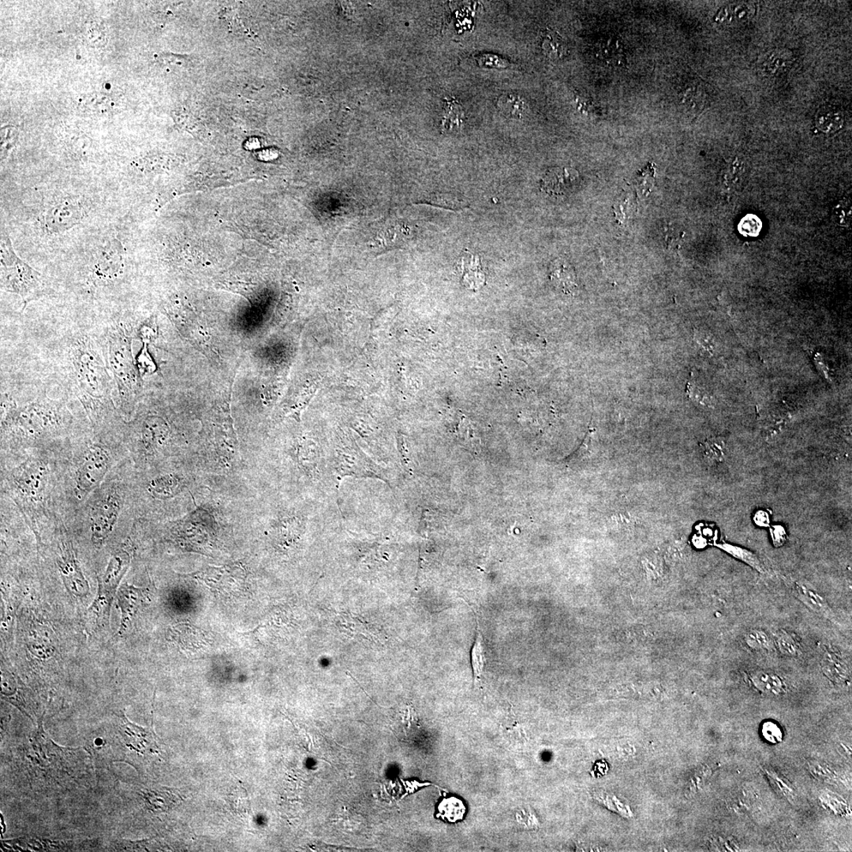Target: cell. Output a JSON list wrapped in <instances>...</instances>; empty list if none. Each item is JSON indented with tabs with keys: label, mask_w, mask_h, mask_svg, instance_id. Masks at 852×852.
<instances>
[{
	"label": "cell",
	"mask_w": 852,
	"mask_h": 852,
	"mask_svg": "<svg viewBox=\"0 0 852 852\" xmlns=\"http://www.w3.org/2000/svg\"><path fill=\"white\" fill-rule=\"evenodd\" d=\"M170 428L164 418L149 416L144 421L142 429V441L149 448L163 446L169 439Z\"/></svg>",
	"instance_id": "obj_16"
},
{
	"label": "cell",
	"mask_w": 852,
	"mask_h": 852,
	"mask_svg": "<svg viewBox=\"0 0 852 852\" xmlns=\"http://www.w3.org/2000/svg\"><path fill=\"white\" fill-rule=\"evenodd\" d=\"M178 478L173 475L165 476L153 479L149 485V494L158 499H167L177 494L179 489Z\"/></svg>",
	"instance_id": "obj_25"
},
{
	"label": "cell",
	"mask_w": 852,
	"mask_h": 852,
	"mask_svg": "<svg viewBox=\"0 0 852 852\" xmlns=\"http://www.w3.org/2000/svg\"><path fill=\"white\" fill-rule=\"evenodd\" d=\"M724 443L722 440L713 438L704 443L703 453L706 459L711 463L722 462L724 457Z\"/></svg>",
	"instance_id": "obj_36"
},
{
	"label": "cell",
	"mask_w": 852,
	"mask_h": 852,
	"mask_svg": "<svg viewBox=\"0 0 852 852\" xmlns=\"http://www.w3.org/2000/svg\"><path fill=\"white\" fill-rule=\"evenodd\" d=\"M147 593V590L127 584L120 586L117 593V605L121 611V621L118 635H124L128 631L137 610L145 602Z\"/></svg>",
	"instance_id": "obj_13"
},
{
	"label": "cell",
	"mask_w": 852,
	"mask_h": 852,
	"mask_svg": "<svg viewBox=\"0 0 852 852\" xmlns=\"http://www.w3.org/2000/svg\"><path fill=\"white\" fill-rule=\"evenodd\" d=\"M579 175L568 167H555L546 172L541 181V189L549 195L563 196L577 185Z\"/></svg>",
	"instance_id": "obj_14"
},
{
	"label": "cell",
	"mask_w": 852,
	"mask_h": 852,
	"mask_svg": "<svg viewBox=\"0 0 852 852\" xmlns=\"http://www.w3.org/2000/svg\"><path fill=\"white\" fill-rule=\"evenodd\" d=\"M485 662L483 638L478 628L475 644H473L471 652L472 668L476 683L481 681Z\"/></svg>",
	"instance_id": "obj_31"
},
{
	"label": "cell",
	"mask_w": 852,
	"mask_h": 852,
	"mask_svg": "<svg viewBox=\"0 0 852 852\" xmlns=\"http://www.w3.org/2000/svg\"><path fill=\"white\" fill-rule=\"evenodd\" d=\"M755 522L759 526H766L769 524V516L765 512L761 511L756 514Z\"/></svg>",
	"instance_id": "obj_45"
},
{
	"label": "cell",
	"mask_w": 852,
	"mask_h": 852,
	"mask_svg": "<svg viewBox=\"0 0 852 852\" xmlns=\"http://www.w3.org/2000/svg\"><path fill=\"white\" fill-rule=\"evenodd\" d=\"M476 259V258H475ZM464 269V283L466 287L472 288V289H478L485 283V275L480 268V264L471 261L466 264L463 260Z\"/></svg>",
	"instance_id": "obj_33"
},
{
	"label": "cell",
	"mask_w": 852,
	"mask_h": 852,
	"mask_svg": "<svg viewBox=\"0 0 852 852\" xmlns=\"http://www.w3.org/2000/svg\"><path fill=\"white\" fill-rule=\"evenodd\" d=\"M56 563L60 576L68 592L77 598L86 596L89 592V585L71 544L63 545Z\"/></svg>",
	"instance_id": "obj_9"
},
{
	"label": "cell",
	"mask_w": 852,
	"mask_h": 852,
	"mask_svg": "<svg viewBox=\"0 0 852 852\" xmlns=\"http://www.w3.org/2000/svg\"><path fill=\"white\" fill-rule=\"evenodd\" d=\"M793 592L807 608L837 625L838 622L835 614L818 592L800 581H796L793 584Z\"/></svg>",
	"instance_id": "obj_15"
},
{
	"label": "cell",
	"mask_w": 852,
	"mask_h": 852,
	"mask_svg": "<svg viewBox=\"0 0 852 852\" xmlns=\"http://www.w3.org/2000/svg\"><path fill=\"white\" fill-rule=\"evenodd\" d=\"M476 61L479 66L485 68H507L509 63L508 60L501 58L499 56L493 55V54H484V55L478 56L476 57Z\"/></svg>",
	"instance_id": "obj_40"
},
{
	"label": "cell",
	"mask_w": 852,
	"mask_h": 852,
	"mask_svg": "<svg viewBox=\"0 0 852 852\" xmlns=\"http://www.w3.org/2000/svg\"><path fill=\"white\" fill-rule=\"evenodd\" d=\"M774 643L779 652L785 656L797 657L801 653L799 641L795 635L784 630H781L776 634Z\"/></svg>",
	"instance_id": "obj_30"
},
{
	"label": "cell",
	"mask_w": 852,
	"mask_h": 852,
	"mask_svg": "<svg viewBox=\"0 0 852 852\" xmlns=\"http://www.w3.org/2000/svg\"><path fill=\"white\" fill-rule=\"evenodd\" d=\"M131 554L128 549H119L114 553L107 565L105 572L98 579V592L112 604L116 595L118 587L127 573L131 562Z\"/></svg>",
	"instance_id": "obj_11"
},
{
	"label": "cell",
	"mask_w": 852,
	"mask_h": 852,
	"mask_svg": "<svg viewBox=\"0 0 852 852\" xmlns=\"http://www.w3.org/2000/svg\"><path fill=\"white\" fill-rule=\"evenodd\" d=\"M142 794L148 808L154 812H167L181 800L176 789L164 787L144 790Z\"/></svg>",
	"instance_id": "obj_17"
},
{
	"label": "cell",
	"mask_w": 852,
	"mask_h": 852,
	"mask_svg": "<svg viewBox=\"0 0 852 852\" xmlns=\"http://www.w3.org/2000/svg\"><path fill=\"white\" fill-rule=\"evenodd\" d=\"M68 358L75 392L83 403L89 408L109 403L112 378L94 341L88 335L77 337L70 345Z\"/></svg>",
	"instance_id": "obj_1"
},
{
	"label": "cell",
	"mask_w": 852,
	"mask_h": 852,
	"mask_svg": "<svg viewBox=\"0 0 852 852\" xmlns=\"http://www.w3.org/2000/svg\"><path fill=\"white\" fill-rule=\"evenodd\" d=\"M137 368L139 371L140 375L151 374L157 370V367L153 362V358L150 356L147 344H144V347L136 359Z\"/></svg>",
	"instance_id": "obj_37"
},
{
	"label": "cell",
	"mask_w": 852,
	"mask_h": 852,
	"mask_svg": "<svg viewBox=\"0 0 852 852\" xmlns=\"http://www.w3.org/2000/svg\"><path fill=\"white\" fill-rule=\"evenodd\" d=\"M576 103L578 105V109L584 113L596 114L598 109L595 104L590 99H586L583 97H576Z\"/></svg>",
	"instance_id": "obj_43"
},
{
	"label": "cell",
	"mask_w": 852,
	"mask_h": 852,
	"mask_svg": "<svg viewBox=\"0 0 852 852\" xmlns=\"http://www.w3.org/2000/svg\"><path fill=\"white\" fill-rule=\"evenodd\" d=\"M497 107L510 118L519 119L526 115V102L518 95L507 93L501 96L497 100Z\"/></svg>",
	"instance_id": "obj_27"
},
{
	"label": "cell",
	"mask_w": 852,
	"mask_h": 852,
	"mask_svg": "<svg viewBox=\"0 0 852 852\" xmlns=\"http://www.w3.org/2000/svg\"><path fill=\"white\" fill-rule=\"evenodd\" d=\"M593 799L601 803L602 806L620 814L623 818H631L633 816L631 808L627 804L623 803L614 795L599 791L593 794Z\"/></svg>",
	"instance_id": "obj_32"
},
{
	"label": "cell",
	"mask_w": 852,
	"mask_h": 852,
	"mask_svg": "<svg viewBox=\"0 0 852 852\" xmlns=\"http://www.w3.org/2000/svg\"><path fill=\"white\" fill-rule=\"evenodd\" d=\"M542 50L544 55L557 61L565 56L567 47L561 36L551 29H546L542 35Z\"/></svg>",
	"instance_id": "obj_21"
},
{
	"label": "cell",
	"mask_w": 852,
	"mask_h": 852,
	"mask_svg": "<svg viewBox=\"0 0 852 852\" xmlns=\"http://www.w3.org/2000/svg\"><path fill=\"white\" fill-rule=\"evenodd\" d=\"M763 734L765 739L772 743H778L783 739L782 729L777 723L768 722L763 726Z\"/></svg>",
	"instance_id": "obj_41"
},
{
	"label": "cell",
	"mask_w": 852,
	"mask_h": 852,
	"mask_svg": "<svg viewBox=\"0 0 852 852\" xmlns=\"http://www.w3.org/2000/svg\"><path fill=\"white\" fill-rule=\"evenodd\" d=\"M550 278L563 291L571 293L577 287L575 272L571 266L565 261L556 260L551 264Z\"/></svg>",
	"instance_id": "obj_22"
},
{
	"label": "cell",
	"mask_w": 852,
	"mask_h": 852,
	"mask_svg": "<svg viewBox=\"0 0 852 852\" xmlns=\"http://www.w3.org/2000/svg\"><path fill=\"white\" fill-rule=\"evenodd\" d=\"M844 116L836 106H823L815 117L816 127L826 134L835 133L844 125Z\"/></svg>",
	"instance_id": "obj_19"
},
{
	"label": "cell",
	"mask_w": 852,
	"mask_h": 852,
	"mask_svg": "<svg viewBox=\"0 0 852 852\" xmlns=\"http://www.w3.org/2000/svg\"><path fill=\"white\" fill-rule=\"evenodd\" d=\"M86 218V208L73 199H66L56 204L45 215V226L50 233H60L79 225Z\"/></svg>",
	"instance_id": "obj_10"
},
{
	"label": "cell",
	"mask_w": 852,
	"mask_h": 852,
	"mask_svg": "<svg viewBox=\"0 0 852 852\" xmlns=\"http://www.w3.org/2000/svg\"><path fill=\"white\" fill-rule=\"evenodd\" d=\"M121 496L116 491L107 492L96 501L90 515L92 542L100 548L116 525L122 508Z\"/></svg>",
	"instance_id": "obj_6"
},
{
	"label": "cell",
	"mask_w": 852,
	"mask_h": 852,
	"mask_svg": "<svg viewBox=\"0 0 852 852\" xmlns=\"http://www.w3.org/2000/svg\"><path fill=\"white\" fill-rule=\"evenodd\" d=\"M124 272V249L116 238L102 245L92 263L91 277L97 286L115 284Z\"/></svg>",
	"instance_id": "obj_7"
},
{
	"label": "cell",
	"mask_w": 852,
	"mask_h": 852,
	"mask_svg": "<svg viewBox=\"0 0 852 852\" xmlns=\"http://www.w3.org/2000/svg\"><path fill=\"white\" fill-rule=\"evenodd\" d=\"M111 455L107 449L99 443L87 447L75 473V485L79 496H86L97 488L109 472Z\"/></svg>",
	"instance_id": "obj_5"
},
{
	"label": "cell",
	"mask_w": 852,
	"mask_h": 852,
	"mask_svg": "<svg viewBox=\"0 0 852 852\" xmlns=\"http://www.w3.org/2000/svg\"><path fill=\"white\" fill-rule=\"evenodd\" d=\"M680 98L684 109L696 116L705 109L707 102L705 90L698 85H692L684 89Z\"/></svg>",
	"instance_id": "obj_23"
},
{
	"label": "cell",
	"mask_w": 852,
	"mask_h": 852,
	"mask_svg": "<svg viewBox=\"0 0 852 852\" xmlns=\"http://www.w3.org/2000/svg\"><path fill=\"white\" fill-rule=\"evenodd\" d=\"M109 363L116 383L119 395L124 406H130L139 393L140 374L132 352L129 328L119 324L107 334Z\"/></svg>",
	"instance_id": "obj_3"
},
{
	"label": "cell",
	"mask_w": 852,
	"mask_h": 852,
	"mask_svg": "<svg viewBox=\"0 0 852 852\" xmlns=\"http://www.w3.org/2000/svg\"><path fill=\"white\" fill-rule=\"evenodd\" d=\"M86 38L94 47H103L107 43V34L103 24L97 21L89 22L85 29Z\"/></svg>",
	"instance_id": "obj_35"
},
{
	"label": "cell",
	"mask_w": 852,
	"mask_h": 852,
	"mask_svg": "<svg viewBox=\"0 0 852 852\" xmlns=\"http://www.w3.org/2000/svg\"><path fill=\"white\" fill-rule=\"evenodd\" d=\"M833 218L836 223L841 226H849L851 219V206L850 201H842L838 204L833 211Z\"/></svg>",
	"instance_id": "obj_39"
},
{
	"label": "cell",
	"mask_w": 852,
	"mask_h": 852,
	"mask_svg": "<svg viewBox=\"0 0 852 852\" xmlns=\"http://www.w3.org/2000/svg\"><path fill=\"white\" fill-rule=\"evenodd\" d=\"M119 731L125 745L137 753L148 755L159 752L158 738L153 728H142L132 724L124 714L120 717Z\"/></svg>",
	"instance_id": "obj_12"
},
{
	"label": "cell",
	"mask_w": 852,
	"mask_h": 852,
	"mask_svg": "<svg viewBox=\"0 0 852 852\" xmlns=\"http://www.w3.org/2000/svg\"><path fill=\"white\" fill-rule=\"evenodd\" d=\"M768 61L766 62V68L772 74H775L777 71L784 70L788 67L789 62V56L786 55V53H773Z\"/></svg>",
	"instance_id": "obj_38"
},
{
	"label": "cell",
	"mask_w": 852,
	"mask_h": 852,
	"mask_svg": "<svg viewBox=\"0 0 852 852\" xmlns=\"http://www.w3.org/2000/svg\"><path fill=\"white\" fill-rule=\"evenodd\" d=\"M466 809L464 803L456 797H449L443 799L438 806L437 817L449 823H456L464 819Z\"/></svg>",
	"instance_id": "obj_28"
},
{
	"label": "cell",
	"mask_w": 852,
	"mask_h": 852,
	"mask_svg": "<svg viewBox=\"0 0 852 852\" xmlns=\"http://www.w3.org/2000/svg\"><path fill=\"white\" fill-rule=\"evenodd\" d=\"M821 669L829 679L839 685H844L850 680V670L847 664L838 653L827 651L821 661Z\"/></svg>",
	"instance_id": "obj_18"
},
{
	"label": "cell",
	"mask_w": 852,
	"mask_h": 852,
	"mask_svg": "<svg viewBox=\"0 0 852 852\" xmlns=\"http://www.w3.org/2000/svg\"><path fill=\"white\" fill-rule=\"evenodd\" d=\"M465 113L463 106L454 98L446 102L442 119V128L445 130H459L464 124Z\"/></svg>",
	"instance_id": "obj_26"
},
{
	"label": "cell",
	"mask_w": 852,
	"mask_h": 852,
	"mask_svg": "<svg viewBox=\"0 0 852 852\" xmlns=\"http://www.w3.org/2000/svg\"><path fill=\"white\" fill-rule=\"evenodd\" d=\"M335 481L340 487L345 478L379 480L395 492L400 485V471L377 463L344 433L337 434L331 448Z\"/></svg>",
	"instance_id": "obj_2"
},
{
	"label": "cell",
	"mask_w": 852,
	"mask_h": 852,
	"mask_svg": "<svg viewBox=\"0 0 852 852\" xmlns=\"http://www.w3.org/2000/svg\"><path fill=\"white\" fill-rule=\"evenodd\" d=\"M719 547L727 551L729 554L737 558V559L746 563L747 565L755 569L756 571L760 573L765 572V568L763 563L759 561L758 556L752 553L751 551L729 544L720 545Z\"/></svg>",
	"instance_id": "obj_29"
},
{
	"label": "cell",
	"mask_w": 852,
	"mask_h": 852,
	"mask_svg": "<svg viewBox=\"0 0 852 852\" xmlns=\"http://www.w3.org/2000/svg\"><path fill=\"white\" fill-rule=\"evenodd\" d=\"M773 541L776 546H782L785 541V532L782 526H775L772 531Z\"/></svg>",
	"instance_id": "obj_44"
},
{
	"label": "cell",
	"mask_w": 852,
	"mask_h": 852,
	"mask_svg": "<svg viewBox=\"0 0 852 852\" xmlns=\"http://www.w3.org/2000/svg\"><path fill=\"white\" fill-rule=\"evenodd\" d=\"M112 107L110 98L101 93L86 95L79 104L80 111L90 116H105L112 111Z\"/></svg>",
	"instance_id": "obj_20"
},
{
	"label": "cell",
	"mask_w": 852,
	"mask_h": 852,
	"mask_svg": "<svg viewBox=\"0 0 852 852\" xmlns=\"http://www.w3.org/2000/svg\"><path fill=\"white\" fill-rule=\"evenodd\" d=\"M745 641L750 648L757 651H770L773 646L770 636L761 630L749 632L745 636Z\"/></svg>",
	"instance_id": "obj_34"
},
{
	"label": "cell",
	"mask_w": 852,
	"mask_h": 852,
	"mask_svg": "<svg viewBox=\"0 0 852 852\" xmlns=\"http://www.w3.org/2000/svg\"><path fill=\"white\" fill-rule=\"evenodd\" d=\"M0 243L2 289L20 296L24 310L29 303L45 295V280L40 273L16 254L6 231L2 230Z\"/></svg>",
	"instance_id": "obj_4"
},
{
	"label": "cell",
	"mask_w": 852,
	"mask_h": 852,
	"mask_svg": "<svg viewBox=\"0 0 852 852\" xmlns=\"http://www.w3.org/2000/svg\"><path fill=\"white\" fill-rule=\"evenodd\" d=\"M11 478L22 496L33 501L43 499L47 480V467L43 461L27 460L12 471Z\"/></svg>",
	"instance_id": "obj_8"
},
{
	"label": "cell",
	"mask_w": 852,
	"mask_h": 852,
	"mask_svg": "<svg viewBox=\"0 0 852 852\" xmlns=\"http://www.w3.org/2000/svg\"><path fill=\"white\" fill-rule=\"evenodd\" d=\"M139 335L144 344L152 343L158 337L157 326L154 321H146L139 328Z\"/></svg>",
	"instance_id": "obj_42"
},
{
	"label": "cell",
	"mask_w": 852,
	"mask_h": 852,
	"mask_svg": "<svg viewBox=\"0 0 852 852\" xmlns=\"http://www.w3.org/2000/svg\"><path fill=\"white\" fill-rule=\"evenodd\" d=\"M751 680L756 688L767 694L779 695L785 690L784 681L776 674L758 671L752 676Z\"/></svg>",
	"instance_id": "obj_24"
}]
</instances>
